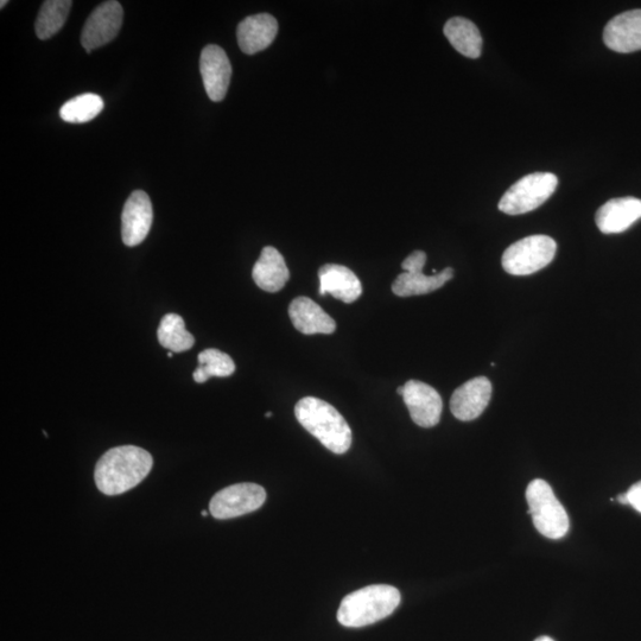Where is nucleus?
<instances>
[{
  "label": "nucleus",
  "instance_id": "obj_17",
  "mask_svg": "<svg viewBox=\"0 0 641 641\" xmlns=\"http://www.w3.org/2000/svg\"><path fill=\"white\" fill-rule=\"evenodd\" d=\"M320 295H332L336 300L353 303L363 294V285L352 270L344 265L327 264L319 271Z\"/></svg>",
  "mask_w": 641,
  "mask_h": 641
},
{
  "label": "nucleus",
  "instance_id": "obj_3",
  "mask_svg": "<svg viewBox=\"0 0 641 641\" xmlns=\"http://www.w3.org/2000/svg\"><path fill=\"white\" fill-rule=\"evenodd\" d=\"M401 593L392 586L374 585L348 594L338 611V620L345 627H364L378 623L401 604Z\"/></svg>",
  "mask_w": 641,
  "mask_h": 641
},
{
  "label": "nucleus",
  "instance_id": "obj_4",
  "mask_svg": "<svg viewBox=\"0 0 641 641\" xmlns=\"http://www.w3.org/2000/svg\"><path fill=\"white\" fill-rule=\"evenodd\" d=\"M526 500L533 525L541 535L549 539L567 536L570 528L568 513L547 481H531L526 490Z\"/></svg>",
  "mask_w": 641,
  "mask_h": 641
},
{
  "label": "nucleus",
  "instance_id": "obj_20",
  "mask_svg": "<svg viewBox=\"0 0 641 641\" xmlns=\"http://www.w3.org/2000/svg\"><path fill=\"white\" fill-rule=\"evenodd\" d=\"M444 35L452 46L469 59H478L482 52V37L477 25L467 18L454 17L444 25Z\"/></svg>",
  "mask_w": 641,
  "mask_h": 641
},
{
  "label": "nucleus",
  "instance_id": "obj_27",
  "mask_svg": "<svg viewBox=\"0 0 641 641\" xmlns=\"http://www.w3.org/2000/svg\"><path fill=\"white\" fill-rule=\"evenodd\" d=\"M535 641H555V640L551 639L550 637H541L536 639Z\"/></svg>",
  "mask_w": 641,
  "mask_h": 641
},
{
  "label": "nucleus",
  "instance_id": "obj_15",
  "mask_svg": "<svg viewBox=\"0 0 641 641\" xmlns=\"http://www.w3.org/2000/svg\"><path fill=\"white\" fill-rule=\"evenodd\" d=\"M639 219L641 200L632 196L609 200L600 207L595 217L596 225L604 234L623 233Z\"/></svg>",
  "mask_w": 641,
  "mask_h": 641
},
{
  "label": "nucleus",
  "instance_id": "obj_5",
  "mask_svg": "<svg viewBox=\"0 0 641 641\" xmlns=\"http://www.w3.org/2000/svg\"><path fill=\"white\" fill-rule=\"evenodd\" d=\"M556 241L548 236L526 237L512 244L501 258L504 270L513 276H529L547 268L554 260Z\"/></svg>",
  "mask_w": 641,
  "mask_h": 641
},
{
  "label": "nucleus",
  "instance_id": "obj_10",
  "mask_svg": "<svg viewBox=\"0 0 641 641\" xmlns=\"http://www.w3.org/2000/svg\"><path fill=\"white\" fill-rule=\"evenodd\" d=\"M404 403L412 421L422 428H433L441 420L443 402L440 393L428 384L410 380L403 385Z\"/></svg>",
  "mask_w": 641,
  "mask_h": 641
},
{
  "label": "nucleus",
  "instance_id": "obj_23",
  "mask_svg": "<svg viewBox=\"0 0 641 641\" xmlns=\"http://www.w3.org/2000/svg\"><path fill=\"white\" fill-rule=\"evenodd\" d=\"M199 367L196 368L193 378L196 383H206L209 378H226L236 372V364L230 355L219 351L217 348H209L199 354Z\"/></svg>",
  "mask_w": 641,
  "mask_h": 641
},
{
  "label": "nucleus",
  "instance_id": "obj_25",
  "mask_svg": "<svg viewBox=\"0 0 641 641\" xmlns=\"http://www.w3.org/2000/svg\"><path fill=\"white\" fill-rule=\"evenodd\" d=\"M628 504L641 513V481L634 484L626 493Z\"/></svg>",
  "mask_w": 641,
  "mask_h": 641
},
{
  "label": "nucleus",
  "instance_id": "obj_13",
  "mask_svg": "<svg viewBox=\"0 0 641 641\" xmlns=\"http://www.w3.org/2000/svg\"><path fill=\"white\" fill-rule=\"evenodd\" d=\"M493 387L486 377H478L461 385L450 399L452 414L463 422L477 420L490 404Z\"/></svg>",
  "mask_w": 641,
  "mask_h": 641
},
{
  "label": "nucleus",
  "instance_id": "obj_18",
  "mask_svg": "<svg viewBox=\"0 0 641 641\" xmlns=\"http://www.w3.org/2000/svg\"><path fill=\"white\" fill-rule=\"evenodd\" d=\"M289 316L294 327L302 334H333L336 329L332 317L308 297L295 298L290 304Z\"/></svg>",
  "mask_w": 641,
  "mask_h": 641
},
{
  "label": "nucleus",
  "instance_id": "obj_9",
  "mask_svg": "<svg viewBox=\"0 0 641 641\" xmlns=\"http://www.w3.org/2000/svg\"><path fill=\"white\" fill-rule=\"evenodd\" d=\"M124 18L123 6L116 0L100 4L88 17L82 29L81 43L87 53L110 43L117 37Z\"/></svg>",
  "mask_w": 641,
  "mask_h": 641
},
{
  "label": "nucleus",
  "instance_id": "obj_22",
  "mask_svg": "<svg viewBox=\"0 0 641 641\" xmlns=\"http://www.w3.org/2000/svg\"><path fill=\"white\" fill-rule=\"evenodd\" d=\"M158 341L173 353L189 351L195 344V338L186 329L180 315H165L157 330Z\"/></svg>",
  "mask_w": 641,
  "mask_h": 641
},
{
  "label": "nucleus",
  "instance_id": "obj_19",
  "mask_svg": "<svg viewBox=\"0 0 641 641\" xmlns=\"http://www.w3.org/2000/svg\"><path fill=\"white\" fill-rule=\"evenodd\" d=\"M253 281L266 293H278L289 281L290 271L275 247H264L252 270Z\"/></svg>",
  "mask_w": 641,
  "mask_h": 641
},
{
  "label": "nucleus",
  "instance_id": "obj_7",
  "mask_svg": "<svg viewBox=\"0 0 641 641\" xmlns=\"http://www.w3.org/2000/svg\"><path fill=\"white\" fill-rule=\"evenodd\" d=\"M425 263H427L425 252H412L402 264L403 274L399 275L392 284L393 294L399 297L430 294L442 288L444 284L454 277L452 268L444 269L433 276L424 275Z\"/></svg>",
  "mask_w": 641,
  "mask_h": 641
},
{
  "label": "nucleus",
  "instance_id": "obj_8",
  "mask_svg": "<svg viewBox=\"0 0 641 641\" xmlns=\"http://www.w3.org/2000/svg\"><path fill=\"white\" fill-rule=\"evenodd\" d=\"M266 492L262 486L244 482L219 491L209 504V512L217 519H231L260 509L265 503Z\"/></svg>",
  "mask_w": 641,
  "mask_h": 641
},
{
  "label": "nucleus",
  "instance_id": "obj_12",
  "mask_svg": "<svg viewBox=\"0 0 641 641\" xmlns=\"http://www.w3.org/2000/svg\"><path fill=\"white\" fill-rule=\"evenodd\" d=\"M154 220V211L149 195L136 190L126 201L122 214V238L124 244L135 247L148 237Z\"/></svg>",
  "mask_w": 641,
  "mask_h": 641
},
{
  "label": "nucleus",
  "instance_id": "obj_26",
  "mask_svg": "<svg viewBox=\"0 0 641 641\" xmlns=\"http://www.w3.org/2000/svg\"><path fill=\"white\" fill-rule=\"evenodd\" d=\"M617 500L619 501L620 504L630 505V504H628V499H627L626 493L620 494L619 497L617 498Z\"/></svg>",
  "mask_w": 641,
  "mask_h": 641
},
{
  "label": "nucleus",
  "instance_id": "obj_6",
  "mask_svg": "<svg viewBox=\"0 0 641 641\" xmlns=\"http://www.w3.org/2000/svg\"><path fill=\"white\" fill-rule=\"evenodd\" d=\"M558 186L557 176L550 173L526 175L512 184L499 202V211L520 215L535 211L547 202Z\"/></svg>",
  "mask_w": 641,
  "mask_h": 641
},
{
  "label": "nucleus",
  "instance_id": "obj_21",
  "mask_svg": "<svg viewBox=\"0 0 641 641\" xmlns=\"http://www.w3.org/2000/svg\"><path fill=\"white\" fill-rule=\"evenodd\" d=\"M73 2L71 0H47L41 6L36 19V35L40 40L53 37L65 25Z\"/></svg>",
  "mask_w": 641,
  "mask_h": 641
},
{
  "label": "nucleus",
  "instance_id": "obj_11",
  "mask_svg": "<svg viewBox=\"0 0 641 641\" xmlns=\"http://www.w3.org/2000/svg\"><path fill=\"white\" fill-rule=\"evenodd\" d=\"M200 71L209 99L215 103L224 100L232 78V66L225 50L215 44L203 49Z\"/></svg>",
  "mask_w": 641,
  "mask_h": 641
},
{
  "label": "nucleus",
  "instance_id": "obj_1",
  "mask_svg": "<svg viewBox=\"0 0 641 641\" xmlns=\"http://www.w3.org/2000/svg\"><path fill=\"white\" fill-rule=\"evenodd\" d=\"M154 459L147 450L136 446L116 447L101 456L95 466L94 480L106 495H119L132 490L148 477Z\"/></svg>",
  "mask_w": 641,
  "mask_h": 641
},
{
  "label": "nucleus",
  "instance_id": "obj_28",
  "mask_svg": "<svg viewBox=\"0 0 641 641\" xmlns=\"http://www.w3.org/2000/svg\"><path fill=\"white\" fill-rule=\"evenodd\" d=\"M265 417H266V418H270V417H272V412H266Z\"/></svg>",
  "mask_w": 641,
  "mask_h": 641
},
{
  "label": "nucleus",
  "instance_id": "obj_2",
  "mask_svg": "<svg viewBox=\"0 0 641 641\" xmlns=\"http://www.w3.org/2000/svg\"><path fill=\"white\" fill-rule=\"evenodd\" d=\"M297 421L330 452L342 455L352 446V430L333 405L315 397L301 399L295 406Z\"/></svg>",
  "mask_w": 641,
  "mask_h": 641
},
{
  "label": "nucleus",
  "instance_id": "obj_29",
  "mask_svg": "<svg viewBox=\"0 0 641 641\" xmlns=\"http://www.w3.org/2000/svg\"><path fill=\"white\" fill-rule=\"evenodd\" d=\"M201 514H202V517H207L208 516V512L207 511H202Z\"/></svg>",
  "mask_w": 641,
  "mask_h": 641
},
{
  "label": "nucleus",
  "instance_id": "obj_31",
  "mask_svg": "<svg viewBox=\"0 0 641 641\" xmlns=\"http://www.w3.org/2000/svg\"><path fill=\"white\" fill-rule=\"evenodd\" d=\"M168 357H169V358L173 357V352H169V353H168Z\"/></svg>",
  "mask_w": 641,
  "mask_h": 641
},
{
  "label": "nucleus",
  "instance_id": "obj_24",
  "mask_svg": "<svg viewBox=\"0 0 641 641\" xmlns=\"http://www.w3.org/2000/svg\"><path fill=\"white\" fill-rule=\"evenodd\" d=\"M104 109V100L98 94L86 93L68 100L61 107L60 116L65 122L84 124L99 116Z\"/></svg>",
  "mask_w": 641,
  "mask_h": 641
},
{
  "label": "nucleus",
  "instance_id": "obj_16",
  "mask_svg": "<svg viewBox=\"0 0 641 641\" xmlns=\"http://www.w3.org/2000/svg\"><path fill=\"white\" fill-rule=\"evenodd\" d=\"M278 33V23L269 14H259L244 19L238 25L239 47L247 55H255L271 46Z\"/></svg>",
  "mask_w": 641,
  "mask_h": 641
},
{
  "label": "nucleus",
  "instance_id": "obj_14",
  "mask_svg": "<svg viewBox=\"0 0 641 641\" xmlns=\"http://www.w3.org/2000/svg\"><path fill=\"white\" fill-rule=\"evenodd\" d=\"M604 42L609 49L621 54L641 50V10L624 12L609 21Z\"/></svg>",
  "mask_w": 641,
  "mask_h": 641
},
{
  "label": "nucleus",
  "instance_id": "obj_30",
  "mask_svg": "<svg viewBox=\"0 0 641 641\" xmlns=\"http://www.w3.org/2000/svg\"><path fill=\"white\" fill-rule=\"evenodd\" d=\"M6 4H8V2H6V0H5V2H4V0H3L2 5H0V8L4 9V6H5Z\"/></svg>",
  "mask_w": 641,
  "mask_h": 641
}]
</instances>
